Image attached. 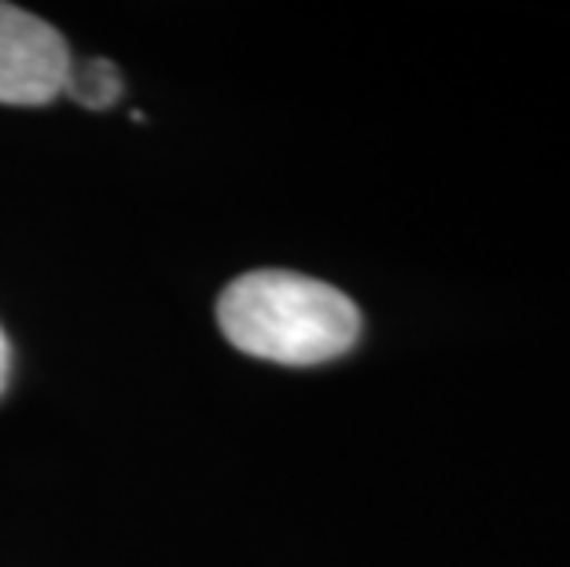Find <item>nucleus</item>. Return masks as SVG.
Returning <instances> with one entry per match:
<instances>
[{
  "mask_svg": "<svg viewBox=\"0 0 570 567\" xmlns=\"http://www.w3.org/2000/svg\"><path fill=\"white\" fill-rule=\"evenodd\" d=\"M217 324L236 350L276 365H324L354 350L361 310L338 287L287 270L236 276L217 299Z\"/></svg>",
  "mask_w": 570,
  "mask_h": 567,
  "instance_id": "f257e3e1",
  "label": "nucleus"
},
{
  "mask_svg": "<svg viewBox=\"0 0 570 567\" xmlns=\"http://www.w3.org/2000/svg\"><path fill=\"white\" fill-rule=\"evenodd\" d=\"M70 48L56 27L16 4H0V104L41 107L67 86Z\"/></svg>",
  "mask_w": 570,
  "mask_h": 567,
  "instance_id": "f03ea898",
  "label": "nucleus"
},
{
  "mask_svg": "<svg viewBox=\"0 0 570 567\" xmlns=\"http://www.w3.org/2000/svg\"><path fill=\"white\" fill-rule=\"evenodd\" d=\"M63 92L75 96L81 107L104 111V107L118 104V96H122V75H118V67L107 63V59H85L78 67L70 63Z\"/></svg>",
  "mask_w": 570,
  "mask_h": 567,
  "instance_id": "7ed1b4c3",
  "label": "nucleus"
},
{
  "mask_svg": "<svg viewBox=\"0 0 570 567\" xmlns=\"http://www.w3.org/2000/svg\"><path fill=\"white\" fill-rule=\"evenodd\" d=\"M8 372H11V346H8L4 329H0V394L8 388Z\"/></svg>",
  "mask_w": 570,
  "mask_h": 567,
  "instance_id": "20e7f679",
  "label": "nucleus"
}]
</instances>
